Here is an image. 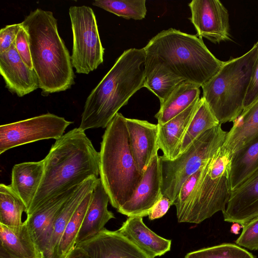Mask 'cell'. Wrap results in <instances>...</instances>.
I'll list each match as a JSON object with an SVG mask.
<instances>
[{
    "instance_id": "17",
    "label": "cell",
    "mask_w": 258,
    "mask_h": 258,
    "mask_svg": "<svg viewBox=\"0 0 258 258\" xmlns=\"http://www.w3.org/2000/svg\"><path fill=\"white\" fill-rule=\"evenodd\" d=\"M76 187L51 199L31 214L27 215L25 221L43 258L46 251L55 218Z\"/></svg>"
},
{
    "instance_id": "35",
    "label": "cell",
    "mask_w": 258,
    "mask_h": 258,
    "mask_svg": "<svg viewBox=\"0 0 258 258\" xmlns=\"http://www.w3.org/2000/svg\"><path fill=\"white\" fill-rule=\"evenodd\" d=\"M15 47L23 61L30 69H33L29 41L26 30L23 26L19 30L16 39Z\"/></svg>"
},
{
    "instance_id": "19",
    "label": "cell",
    "mask_w": 258,
    "mask_h": 258,
    "mask_svg": "<svg viewBox=\"0 0 258 258\" xmlns=\"http://www.w3.org/2000/svg\"><path fill=\"white\" fill-rule=\"evenodd\" d=\"M117 231L150 258L161 256L170 250L171 240L153 232L144 224L143 217H128Z\"/></svg>"
},
{
    "instance_id": "23",
    "label": "cell",
    "mask_w": 258,
    "mask_h": 258,
    "mask_svg": "<svg viewBox=\"0 0 258 258\" xmlns=\"http://www.w3.org/2000/svg\"><path fill=\"white\" fill-rule=\"evenodd\" d=\"M43 172V160L23 162L13 167L10 185L24 202L27 211L38 191Z\"/></svg>"
},
{
    "instance_id": "18",
    "label": "cell",
    "mask_w": 258,
    "mask_h": 258,
    "mask_svg": "<svg viewBox=\"0 0 258 258\" xmlns=\"http://www.w3.org/2000/svg\"><path fill=\"white\" fill-rule=\"evenodd\" d=\"M109 196L100 178L92 191L90 202L78 232L76 245L93 237L105 228L106 224L115 218L107 208Z\"/></svg>"
},
{
    "instance_id": "28",
    "label": "cell",
    "mask_w": 258,
    "mask_h": 258,
    "mask_svg": "<svg viewBox=\"0 0 258 258\" xmlns=\"http://www.w3.org/2000/svg\"><path fill=\"white\" fill-rule=\"evenodd\" d=\"M178 149L177 157L185 152L201 134L220 124L202 97Z\"/></svg>"
},
{
    "instance_id": "4",
    "label": "cell",
    "mask_w": 258,
    "mask_h": 258,
    "mask_svg": "<svg viewBox=\"0 0 258 258\" xmlns=\"http://www.w3.org/2000/svg\"><path fill=\"white\" fill-rule=\"evenodd\" d=\"M144 48L174 74L200 87L225 62L210 52L202 38L172 28L158 33Z\"/></svg>"
},
{
    "instance_id": "40",
    "label": "cell",
    "mask_w": 258,
    "mask_h": 258,
    "mask_svg": "<svg viewBox=\"0 0 258 258\" xmlns=\"http://www.w3.org/2000/svg\"><path fill=\"white\" fill-rule=\"evenodd\" d=\"M242 227V225L238 223H233L230 229L231 232L235 234H238Z\"/></svg>"
},
{
    "instance_id": "10",
    "label": "cell",
    "mask_w": 258,
    "mask_h": 258,
    "mask_svg": "<svg viewBox=\"0 0 258 258\" xmlns=\"http://www.w3.org/2000/svg\"><path fill=\"white\" fill-rule=\"evenodd\" d=\"M73 122L47 113L0 126V154L21 145L39 140H57Z\"/></svg>"
},
{
    "instance_id": "34",
    "label": "cell",
    "mask_w": 258,
    "mask_h": 258,
    "mask_svg": "<svg viewBox=\"0 0 258 258\" xmlns=\"http://www.w3.org/2000/svg\"><path fill=\"white\" fill-rule=\"evenodd\" d=\"M236 244L252 250H258V217L243 225Z\"/></svg>"
},
{
    "instance_id": "31",
    "label": "cell",
    "mask_w": 258,
    "mask_h": 258,
    "mask_svg": "<svg viewBox=\"0 0 258 258\" xmlns=\"http://www.w3.org/2000/svg\"><path fill=\"white\" fill-rule=\"evenodd\" d=\"M92 5L126 19L141 20L147 13L145 0H96Z\"/></svg>"
},
{
    "instance_id": "39",
    "label": "cell",
    "mask_w": 258,
    "mask_h": 258,
    "mask_svg": "<svg viewBox=\"0 0 258 258\" xmlns=\"http://www.w3.org/2000/svg\"><path fill=\"white\" fill-rule=\"evenodd\" d=\"M66 258H91L84 251L76 246Z\"/></svg>"
},
{
    "instance_id": "24",
    "label": "cell",
    "mask_w": 258,
    "mask_h": 258,
    "mask_svg": "<svg viewBox=\"0 0 258 258\" xmlns=\"http://www.w3.org/2000/svg\"><path fill=\"white\" fill-rule=\"evenodd\" d=\"M144 87L153 93L160 104L185 80L169 70L158 58L146 53Z\"/></svg>"
},
{
    "instance_id": "36",
    "label": "cell",
    "mask_w": 258,
    "mask_h": 258,
    "mask_svg": "<svg viewBox=\"0 0 258 258\" xmlns=\"http://www.w3.org/2000/svg\"><path fill=\"white\" fill-rule=\"evenodd\" d=\"M22 26V23L6 25L0 30V53L10 49Z\"/></svg>"
},
{
    "instance_id": "21",
    "label": "cell",
    "mask_w": 258,
    "mask_h": 258,
    "mask_svg": "<svg viewBox=\"0 0 258 258\" xmlns=\"http://www.w3.org/2000/svg\"><path fill=\"white\" fill-rule=\"evenodd\" d=\"M0 258H43L25 221L18 226L0 224Z\"/></svg>"
},
{
    "instance_id": "13",
    "label": "cell",
    "mask_w": 258,
    "mask_h": 258,
    "mask_svg": "<svg viewBox=\"0 0 258 258\" xmlns=\"http://www.w3.org/2000/svg\"><path fill=\"white\" fill-rule=\"evenodd\" d=\"M76 246L91 258H150L117 230L106 228Z\"/></svg>"
},
{
    "instance_id": "5",
    "label": "cell",
    "mask_w": 258,
    "mask_h": 258,
    "mask_svg": "<svg viewBox=\"0 0 258 258\" xmlns=\"http://www.w3.org/2000/svg\"><path fill=\"white\" fill-rule=\"evenodd\" d=\"M125 118L116 114L106 128L99 152L100 179L117 211L131 199L143 176L129 146Z\"/></svg>"
},
{
    "instance_id": "32",
    "label": "cell",
    "mask_w": 258,
    "mask_h": 258,
    "mask_svg": "<svg viewBox=\"0 0 258 258\" xmlns=\"http://www.w3.org/2000/svg\"><path fill=\"white\" fill-rule=\"evenodd\" d=\"M184 258H255L241 246L229 243L207 247L186 254Z\"/></svg>"
},
{
    "instance_id": "3",
    "label": "cell",
    "mask_w": 258,
    "mask_h": 258,
    "mask_svg": "<svg viewBox=\"0 0 258 258\" xmlns=\"http://www.w3.org/2000/svg\"><path fill=\"white\" fill-rule=\"evenodd\" d=\"M21 23L28 34L33 69L42 95L70 89L75 83L71 56L58 33L53 13L37 8Z\"/></svg>"
},
{
    "instance_id": "26",
    "label": "cell",
    "mask_w": 258,
    "mask_h": 258,
    "mask_svg": "<svg viewBox=\"0 0 258 258\" xmlns=\"http://www.w3.org/2000/svg\"><path fill=\"white\" fill-rule=\"evenodd\" d=\"M258 169V136L231 155L229 186L232 191Z\"/></svg>"
},
{
    "instance_id": "15",
    "label": "cell",
    "mask_w": 258,
    "mask_h": 258,
    "mask_svg": "<svg viewBox=\"0 0 258 258\" xmlns=\"http://www.w3.org/2000/svg\"><path fill=\"white\" fill-rule=\"evenodd\" d=\"M15 41L9 50L0 53V73L7 89L23 97L39 88V82L34 69H30L22 60Z\"/></svg>"
},
{
    "instance_id": "16",
    "label": "cell",
    "mask_w": 258,
    "mask_h": 258,
    "mask_svg": "<svg viewBox=\"0 0 258 258\" xmlns=\"http://www.w3.org/2000/svg\"><path fill=\"white\" fill-rule=\"evenodd\" d=\"M226 222L242 226L258 217V169L238 187L231 191L225 211Z\"/></svg>"
},
{
    "instance_id": "2",
    "label": "cell",
    "mask_w": 258,
    "mask_h": 258,
    "mask_svg": "<svg viewBox=\"0 0 258 258\" xmlns=\"http://www.w3.org/2000/svg\"><path fill=\"white\" fill-rule=\"evenodd\" d=\"M144 48L125 50L91 91L85 103L79 128H106L129 99L144 87Z\"/></svg>"
},
{
    "instance_id": "11",
    "label": "cell",
    "mask_w": 258,
    "mask_h": 258,
    "mask_svg": "<svg viewBox=\"0 0 258 258\" xmlns=\"http://www.w3.org/2000/svg\"><path fill=\"white\" fill-rule=\"evenodd\" d=\"M189 19L200 38L214 43L230 40L229 13L219 0H193Z\"/></svg>"
},
{
    "instance_id": "37",
    "label": "cell",
    "mask_w": 258,
    "mask_h": 258,
    "mask_svg": "<svg viewBox=\"0 0 258 258\" xmlns=\"http://www.w3.org/2000/svg\"><path fill=\"white\" fill-rule=\"evenodd\" d=\"M257 101H258V58L254 64L244 98L243 111L247 109Z\"/></svg>"
},
{
    "instance_id": "25",
    "label": "cell",
    "mask_w": 258,
    "mask_h": 258,
    "mask_svg": "<svg viewBox=\"0 0 258 258\" xmlns=\"http://www.w3.org/2000/svg\"><path fill=\"white\" fill-rule=\"evenodd\" d=\"M233 122L223 145L231 155L258 136V101Z\"/></svg>"
},
{
    "instance_id": "22",
    "label": "cell",
    "mask_w": 258,
    "mask_h": 258,
    "mask_svg": "<svg viewBox=\"0 0 258 258\" xmlns=\"http://www.w3.org/2000/svg\"><path fill=\"white\" fill-rule=\"evenodd\" d=\"M98 179L91 177L78 185L65 202L53 222L44 258H57L59 243L69 220L86 196L93 190Z\"/></svg>"
},
{
    "instance_id": "1",
    "label": "cell",
    "mask_w": 258,
    "mask_h": 258,
    "mask_svg": "<svg viewBox=\"0 0 258 258\" xmlns=\"http://www.w3.org/2000/svg\"><path fill=\"white\" fill-rule=\"evenodd\" d=\"M43 160V177L27 215L51 199L99 175V152L79 127L56 140Z\"/></svg>"
},
{
    "instance_id": "12",
    "label": "cell",
    "mask_w": 258,
    "mask_h": 258,
    "mask_svg": "<svg viewBox=\"0 0 258 258\" xmlns=\"http://www.w3.org/2000/svg\"><path fill=\"white\" fill-rule=\"evenodd\" d=\"M161 159L154 156L145 169L131 199L117 211L130 217H144L163 195L161 191Z\"/></svg>"
},
{
    "instance_id": "9",
    "label": "cell",
    "mask_w": 258,
    "mask_h": 258,
    "mask_svg": "<svg viewBox=\"0 0 258 258\" xmlns=\"http://www.w3.org/2000/svg\"><path fill=\"white\" fill-rule=\"evenodd\" d=\"M73 37L72 63L76 72L88 74L103 61L104 48L93 10L86 6L69 9Z\"/></svg>"
},
{
    "instance_id": "30",
    "label": "cell",
    "mask_w": 258,
    "mask_h": 258,
    "mask_svg": "<svg viewBox=\"0 0 258 258\" xmlns=\"http://www.w3.org/2000/svg\"><path fill=\"white\" fill-rule=\"evenodd\" d=\"M92 191L82 200L69 220L59 243L57 258H66L76 247L77 237L90 202Z\"/></svg>"
},
{
    "instance_id": "8",
    "label": "cell",
    "mask_w": 258,
    "mask_h": 258,
    "mask_svg": "<svg viewBox=\"0 0 258 258\" xmlns=\"http://www.w3.org/2000/svg\"><path fill=\"white\" fill-rule=\"evenodd\" d=\"M227 133L220 123L201 134L174 160H167L160 156L163 196L173 204L185 180L204 166L223 146Z\"/></svg>"
},
{
    "instance_id": "27",
    "label": "cell",
    "mask_w": 258,
    "mask_h": 258,
    "mask_svg": "<svg viewBox=\"0 0 258 258\" xmlns=\"http://www.w3.org/2000/svg\"><path fill=\"white\" fill-rule=\"evenodd\" d=\"M200 87L183 81L170 93L155 114L158 124L165 123L188 108L200 98Z\"/></svg>"
},
{
    "instance_id": "20",
    "label": "cell",
    "mask_w": 258,
    "mask_h": 258,
    "mask_svg": "<svg viewBox=\"0 0 258 258\" xmlns=\"http://www.w3.org/2000/svg\"><path fill=\"white\" fill-rule=\"evenodd\" d=\"M201 101V98H198L185 110L167 122L158 124V145L163 158L169 160L177 158L183 136Z\"/></svg>"
},
{
    "instance_id": "29",
    "label": "cell",
    "mask_w": 258,
    "mask_h": 258,
    "mask_svg": "<svg viewBox=\"0 0 258 258\" xmlns=\"http://www.w3.org/2000/svg\"><path fill=\"white\" fill-rule=\"evenodd\" d=\"M27 208L22 200L10 185L0 184V224L7 226H18L23 222L22 214Z\"/></svg>"
},
{
    "instance_id": "38",
    "label": "cell",
    "mask_w": 258,
    "mask_h": 258,
    "mask_svg": "<svg viewBox=\"0 0 258 258\" xmlns=\"http://www.w3.org/2000/svg\"><path fill=\"white\" fill-rule=\"evenodd\" d=\"M173 203L168 198L163 196L152 207L148 213V216L150 220L159 219L163 217L167 212Z\"/></svg>"
},
{
    "instance_id": "14",
    "label": "cell",
    "mask_w": 258,
    "mask_h": 258,
    "mask_svg": "<svg viewBox=\"0 0 258 258\" xmlns=\"http://www.w3.org/2000/svg\"><path fill=\"white\" fill-rule=\"evenodd\" d=\"M129 146L136 164L143 174L158 155V125L147 120L125 118Z\"/></svg>"
},
{
    "instance_id": "33",
    "label": "cell",
    "mask_w": 258,
    "mask_h": 258,
    "mask_svg": "<svg viewBox=\"0 0 258 258\" xmlns=\"http://www.w3.org/2000/svg\"><path fill=\"white\" fill-rule=\"evenodd\" d=\"M204 166L189 176L181 185L179 191L173 202V205L176 208L177 218L183 214L194 196Z\"/></svg>"
},
{
    "instance_id": "7",
    "label": "cell",
    "mask_w": 258,
    "mask_h": 258,
    "mask_svg": "<svg viewBox=\"0 0 258 258\" xmlns=\"http://www.w3.org/2000/svg\"><path fill=\"white\" fill-rule=\"evenodd\" d=\"M231 157L222 146L205 165L195 194L177 218L178 222L199 224L218 212L225 211L231 193Z\"/></svg>"
},
{
    "instance_id": "6",
    "label": "cell",
    "mask_w": 258,
    "mask_h": 258,
    "mask_svg": "<svg viewBox=\"0 0 258 258\" xmlns=\"http://www.w3.org/2000/svg\"><path fill=\"white\" fill-rule=\"evenodd\" d=\"M258 58V41L243 55L225 61L218 72L202 86L203 97L220 124L234 121L243 104Z\"/></svg>"
}]
</instances>
